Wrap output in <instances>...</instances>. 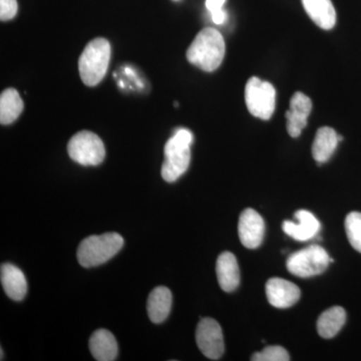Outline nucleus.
Segmentation results:
<instances>
[{"label": "nucleus", "mask_w": 361, "mask_h": 361, "mask_svg": "<svg viewBox=\"0 0 361 361\" xmlns=\"http://www.w3.org/2000/svg\"><path fill=\"white\" fill-rule=\"evenodd\" d=\"M312 110V102L310 97L297 92L291 97L289 110L286 111L287 130L292 137H298L307 126Z\"/></svg>", "instance_id": "obj_11"}, {"label": "nucleus", "mask_w": 361, "mask_h": 361, "mask_svg": "<svg viewBox=\"0 0 361 361\" xmlns=\"http://www.w3.org/2000/svg\"><path fill=\"white\" fill-rule=\"evenodd\" d=\"M123 246V237L118 233H106L87 237L78 246V263L85 268L104 264L116 256Z\"/></svg>", "instance_id": "obj_3"}, {"label": "nucleus", "mask_w": 361, "mask_h": 361, "mask_svg": "<svg viewBox=\"0 0 361 361\" xmlns=\"http://www.w3.org/2000/svg\"><path fill=\"white\" fill-rule=\"evenodd\" d=\"M252 361H288L290 356L286 349L282 346L271 345L263 349L260 353H254Z\"/></svg>", "instance_id": "obj_22"}, {"label": "nucleus", "mask_w": 361, "mask_h": 361, "mask_svg": "<svg viewBox=\"0 0 361 361\" xmlns=\"http://www.w3.org/2000/svg\"><path fill=\"white\" fill-rule=\"evenodd\" d=\"M23 111V102L18 90L7 89L0 97V123L11 125L18 120Z\"/></svg>", "instance_id": "obj_20"}, {"label": "nucleus", "mask_w": 361, "mask_h": 361, "mask_svg": "<svg viewBox=\"0 0 361 361\" xmlns=\"http://www.w3.org/2000/svg\"><path fill=\"white\" fill-rule=\"evenodd\" d=\"M193 134L189 130H176L165 145V161L161 166V177L168 183L176 182L187 172L191 161Z\"/></svg>", "instance_id": "obj_2"}, {"label": "nucleus", "mask_w": 361, "mask_h": 361, "mask_svg": "<svg viewBox=\"0 0 361 361\" xmlns=\"http://www.w3.org/2000/svg\"><path fill=\"white\" fill-rule=\"evenodd\" d=\"M18 11V4L16 0H0V20L2 21L13 20Z\"/></svg>", "instance_id": "obj_23"}, {"label": "nucleus", "mask_w": 361, "mask_h": 361, "mask_svg": "<svg viewBox=\"0 0 361 361\" xmlns=\"http://www.w3.org/2000/svg\"><path fill=\"white\" fill-rule=\"evenodd\" d=\"M90 350L97 361H114L118 356V342L109 330L99 329L90 336Z\"/></svg>", "instance_id": "obj_17"}, {"label": "nucleus", "mask_w": 361, "mask_h": 361, "mask_svg": "<svg viewBox=\"0 0 361 361\" xmlns=\"http://www.w3.org/2000/svg\"><path fill=\"white\" fill-rule=\"evenodd\" d=\"M196 342L201 353L209 360H218L224 353V337L219 323L212 318H203L196 330Z\"/></svg>", "instance_id": "obj_8"}, {"label": "nucleus", "mask_w": 361, "mask_h": 361, "mask_svg": "<svg viewBox=\"0 0 361 361\" xmlns=\"http://www.w3.org/2000/svg\"><path fill=\"white\" fill-rule=\"evenodd\" d=\"M342 140H343V137H342V135H338V141H339V142H341V141H342Z\"/></svg>", "instance_id": "obj_26"}, {"label": "nucleus", "mask_w": 361, "mask_h": 361, "mask_svg": "<svg viewBox=\"0 0 361 361\" xmlns=\"http://www.w3.org/2000/svg\"><path fill=\"white\" fill-rule=\"evenodd\" d=\"M210 13L213 23L216 25H223L227 20V13L223 8L216 9V11H210Z\"/></svg>", "instance_id": "obj_24"}, {"label": "nucleus", "mask_w": 361, "mask_h": 361, "mask_svg": "<svg viewBox=\"0 0 361 361\" xmlns=\"http://www.w3.org/2000/svg\"><path fill=\"white\" fill-rule=\"evenodd\" d=\"M264 220L253 209H246L239 218L238 234L240 241L248 249H256L264 238Z\"/></svg>", "instance_id": "obj_9"}, {"label": "nucleus", "mask_w": 361, "mask_h": 361, "mask_svg": "<svg viewBox=\"0 0 361 361\" xmlns=\"http://www.w3.org/2000/svg\"><path fill=\"white\" fill-rule=\"evenodd\" d=\"M71 160L82 166H97L103 163L106 149L99 135L89 130H82L71 137L68 145Z\"/></svg>", "instance_id": "obj_7"}, {"label": "nucleus", "mask_w": 361, "mask_h": 361, "mask_svg": "<svg viewBox=\"0 0 361 361\" xmlns=\"http://www.w3.org/2000/svg\"><path fill=\"white\" fill-rule=\"evenodd\" d=\"M266 295H267L268 302L273 307L285 310L298 302L301 291L297 285L288 280L274 277L271 278L266 283Z\"/></svg>", "instance_id": "obj_10"}, {"label": "nucleus", "mask_w": 361, "mask_h": 361, "mask_svg": "<svg viewBox=\"0 0 361 361\" xmlns=\"http://www.w3.org/2000/svg\"><path fill=\"white\" fill-rule=\"evenodd\" d=\"M308 16L316 25L325 30H332L336 23V11L331 0H301Z\"/></svg>", "instance_id": "obj_15"}, {"label": "nucleus", "mask_w": 361, "mask_h": 361, "mask_svg": "<svg viewBox=\"0 0 361 361\" xmlns=\"http://www.w3.org/2000/svg\"><path fill=\"white\" fill-rule=\"evenodd\" d=\"M346 322V312L341 306L325 310L317 320V332L322 338H334Z\"/></svg>", "instance_id": "obj_19"}, {"label": "nucleus", "mask_w": 361, "mask_h": 361, "mask_svg": "<svg viewBox=\"0 0 361 361\" xmlns=\"http://www.w3.org/2000/svg\"><path fill=\"white\" fill-rule=\"evenodd\" d=\"M216 273L221 289L225 292H233L240 284L238 262L231 252H223L216 263Z\"/></svg>", "instance_id": "obj_14"}, {"label": "nucleus", "mask_w": 361, "mask_h": 361, "mask_svg": "<svg viewBox=\"0 0 361 361\" xmlns=\"http://www.w3.org/2000/svg\"><path fill=\"white\" fill-rule=\"evenodd\" d=\"M345 231L350 245L361 253V213L351 212L345 218Z\"/></svg>", "instance_id": "obj_21"}, {"label": "nucleus", "mask_w": 361, "mask_h": 361, "mask_svg": "<svg viewBox=\"0 0 361 361\" xmlns=\"http://www.w3.org/2000/svg\"><path fill=\"white\" fill-rule=\"evenodd\" d=\"M334 262L326 250L319 245H311L292 253L286 261V267L297 277L308 278L322 274Z\"/></svg>", "instance_id": "obj_5"}, {"label": "nucleus", "mask_w": 361, "mask_h": 361, "mask_svg": "<svg viewBox=\"0 0 361 361\" xmlns=\"http://www.w3.org/2000/svg\"><path fill=\"white\" fill-rule=\"evenodd\" d=\"M226 0H206V7L209 11L223 8Z\"/></svg>", "instance_id": "obj_25"}, {"label": "nucleus", "mask_w": 361, "mask_h": 361, "mask_svg": "<svg viewBox=\"0 0 361 361\" xmlns=\"http://www.w3.org/2000/svg\"><path fill=\"white\" fill-rule=\"evenodd\" d=\"M0 280L6 295L13 300L20 301L27 293V281L20 268L4 263L0 269Z\"/></svg>", "instance_id": "obj_13"}, {"label": "nucleus", "mask_w": 361, "mask_h": 361, "mask_svg": "<svg viewBox=\"0 0 361 361\" xmlns=\"http://www.w3.org/2000/svg\"><path fill=\"white\" fill-rule=\"evenodd\" d=\"M297 223L292 221H284L282 229L285 234L297 240V241H308L314 238L320 231V223L317 218L310 211L299 210L294 214Z\"/></svg>", "instance_id": "obj_12"}, {"label": "nucleus", "mask_w": 361, "mask_h": 361, "mask_svg": "<svg viewBox=\"0 0 361 361\" xmlns=\"http://www.w3.org/2000/svg\"><path fill=\"white\" fill-rule=\"evenodd\" d=\"M338 135L329 127L320 128L316 133L312 145V156L317 163H326L331 158L338 145Z\"/></svg>", "instance_id": "obj_18"}, {"label": "nucleus", "mask_w": 361, "mask_h": 361, "mask_svg": "<svg viewBox=\"0 0 361 361\" xmlns=\"http://www.w3.org/2000/svg\"><path fill=\"white\" fill-rule=\"evenodd\" d=\"M225 42L217 30L206 27L197 35L187 51L190 63L200 70L212 73L217 70L225 56Z\"/></svg>", "instance_id": "obj_1"}, {"label": "nucleus", "mask_w": 361, "mask_h": 361, "mask_svg": "<svg viewBox=\"0 0 361 361\" xmlns=\"http://www.w3.org/2000/svg\"><path fill=\"white\" fill-rule=\"evenodd\" d=\"M173 296L170 289L165 286H158L149 293L147 310L149 319L159 324L165 322L170 315L172 308Z\"/></svg>", "instance_id": "obj_16"}, {"label": "nucleus", "mask_w": 361, "mask_h": 361, "mask_svg": "<svg viewBox=\"0 0 361 361\" xmlns=\"http://www.w3.org/2000/svg\"><path fill=\"white\" fill-rule=\"evenodd\" d=\"M245 102L252 116L263 121L270 120L276 106V90L270 82L251 78L245 87Z\"/></svg>", "instance_id": "obj_6"}, {"label": "nucleus", "mask_w": 361, "mask_h": 361, "mask_svg": "<svg viewBox=\"0 0 361 361\" xmlns=\"http://www.w3.org/2000/svg\"><path fill=\"white\" fill-rule=\"evenodd\" d=\"M111 59V44L104 39H96L85 47L78 59V71L82 82L89 87L99 85L106 77Z\"/></svg>", "instance_id": "obj_4"}]
</instances>
